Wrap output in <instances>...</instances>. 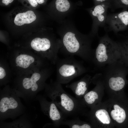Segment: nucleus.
<instances>
[{"instance_id": "dca6fc26", "label": "nucleus", "mask_w": 128, "mask_h": 128, "mask_svg": "<svg viewBox=\"0 0 128 128\" xmlns=\"http://www.w3.org/2000/svg\"><path fill=\"white\" fill-rule=\"evenodd\" d=\"M62 125L68 126L71 128H90L91 127L89 125L84 123L77 119L64 120Z\"/></svg>"}, {"instance_id": "aec40b11", "label": "nucleus", "mask_w": 128, "mask_h": 128, "mask_svg": "<svg viewBox=\"0 0 128 128\" xmlns=\"http://www.w3.org/2000/svg\"><path fill=\"white\" fill-rule=\"evenodd\" d=\"M115 8H123L126 9L128 8V0H116Z\"/></svg>"}, {"instance_id": "6ab92c4d", "label": "nucleus", "mask_w": 128, "mask_h": 128, "mask_svg": "<svg viewBox=\"0 0 128 128\" xmlns=\"http://www.w3.org/2000/svg\"><path fill=\"white\" fill-rule=\"evenodd\" d=\"M83 98L85 102L88 105H91L95 102L96 99H98V96L96 92L92 91L86 93Z\"/></svg>"}, {"instance_id": "f257e3e1", "label": "nucleus", "mask_w": 128, "mask_h": 128, "mask_svg": "<svg viewBox=\"0 0 128 128\" xmlns=\"http://www.w3.org/2000/svg\"><path fill=\"white\" fill-rule=\"evenodd\" d=\"M92 38L90 35L66 32L61 35L60 49L66 54L77 56L86 61L92 62L94 50L91 47Z\"/></svg>"}, {"instance_id": "b1692460", "label": "nucleus", "mask_w": 128, "mask_h": 128, "mask_svg": "<svg viewBox=\"0 0 128 128\" xmlns=\"http://www.w3.org/2000/svg\"><path fill=\"white\" fill-rule=\"evenodd\" d=\"M97 3V4H101L105 1L107 0H95Z\"/></svg>"}, {"instance_id": "6e6552de", "label": "nucleus", "mask_w": 128, "mask_h": 128, "mask_svg": "<svg viewBox=\"0 0 128 128\" xmlns=\"http://www.w3.org/2000/svg\"><path fill=\"white\" fill-rule=\"evenodd\" d=\"M109 7V4L102 3L88 10L93 19L92 28L90 34L92 37L97 35L99 27H104L105 24Z\"/></svg>"}, {"instance_id": "0eeeda50", "label": "nucleus", "mask_w": 128, "mask_h": 128, "mask_svg": "<svg viewBox=\"0 0 128 128\" xmlns=\"http://www.w3.org/2000/svg\"><path fill=\"white\" fill-rule=\"evenodd\" d=\"M51 73L50 69L46 67L25 74L27 76L23 78L21 82L22 88L33 93L42 89L45 87V81Z\"/></svg>"}, {"instance_id": "20e7f679", "label": "nucleus", "mask_w": 128, "mask_h": 128, "mask_svg": "<svg viewBox=\"0 0 128 128\" xmlns=\"http://www.w3.org/2000/svg\"><path fill=\"white\" fill-rule=\"evenodd\" d=\"M121 58L118 42L106 34L100 38L98 45L94 50L92 62L96 67L101 68L112 64Z\"/></svg>"}, {"instance_id": "2eb2a0df", "label": "nucleus", "mask_w": 128, "mask_h": 128, "mask_svg": "<svg viewBox=\"0 0 128 128\" xmlns=\"http://www.w3.org/2000/svg\"><path fill=\"white\" fill-rule=\"evenodd\" d=\"M121 53L120 59L128 67V40L118 42Z\"/></svg>"}, {"instance_id": "f8f14e48", "label": "nucleus", "mask_w": 128, "mask_h": 128, "mask_svg": "<svg viewBox=\"0 0 128 128\" xmlns=\"http://www.w3.org/2000/svg\"><path fill=\"white\" fill-rule=\"evenodd\" d=\"M89 76L87 75L78 81L67 85L66 87L70 89L76 97L79 99L86 94L88 84L91 80Z\"/></svg>"}, {"instance_id": "1a4fd4ad", "label": "nucleus", "mask_w": 128, "mask_h": 128, "mask_svg": "<svg viewBox=\"0 0 128 128\" xmlns=\"http://www.w3.org/2000/svg\"><path fill=\"white\" fill-rule=\"evenodd\" d=\"M40 101L43 112L52 120L54 125L58 127L62 125L64 116L55 104L52 101H48L42 97L40 98Z\"/></svg>"}, {"instance_id": "f03ea898", "label": "nucleus", "mask_w": 128, "mask_h": 128, "mask_svg": "<svg viewBox=\"0 0 128 128\" xmlns=\"http://www.w3.org/2000/svg\"><path fill=\"white\" fill-rule=\"evenodd\" d=\"M47 95L56 105L64 116H75L81 114L82 104L80 100L67 93L61 84L56 81L46 85Z\"/></svg>"}, {"instance_id": "f3484780", "label": "nucleus", "mask_w": 128, "mask_h": 128, "mask_svg": "<svg viewBox=\"0 0 128 128\" xmlns=\"http://www.w3.org/2000/svg\"><path fill=\"white\" fill-rule=\"evenodd\" d=\"M96 117L103 124H109L110 122L109 114L105 110L101 109L98 110L95 113Z\"/></svg>"}, {"instance_id": "9b49d317", "label": "nucleus", "mask_w": 128, "mask_h": 128, "mask_svg": "<svg viewBox=\"0 0 128 128\" xmlns=\"http://www.w3.org/2000/svg\"><path fill=\"white\" fill-rule=\"evenodd\" d=\"M19 103L15 96L7 94L1 97L0 101V112L1 115L9 114L18 109Z\"/></svg>"}, {"instance_id": "5701e85b", "label": "nucleus", "mask_w": 128, "mask_h": 128, "mask_svg": "<svg viewBox=\"0 0 128 128\" xmlns=\"http://www.w3.org/2000/svg\"><path fill=\"white\" fill-rule=\"evenodd\" d=\"M14 0H2L3 3L4 4L6 5H8L9 3L12 2Z\"/></svg>"}, {"instance_id": "423d86ee", "label": "nucleus", "mask_w": 128, "mask_h": 128, "mask_svg": "<svg viewBox=\"0 0 128 128\" xmlns=\"http://www.w3.org/2000/svg\"><path fill=\"white\" fill-rule=\"evenodd\" d=\"M104 70L107 78V84L111 89L117 91L124 87L126 82L125 77L128 73V67L121 60L107 65Z\"/></svg>"}, {"instance_id": "393cba45", "label": "nucleus", "mask_w": 128, "mask_h": 128, "mask_svg": "<svg viewBox=\"0 0 128 128\" xmlns=\"http://www.w3.org/2000/svg\"><path fill=\"white\" fill-rule=\"evenodd\" d=\"M37 3L39 4H41L43 3L44 2V0H36Z\"/></svg>"}, {"instance_id": "a211bd4d", "label": "nucleus", "mask_w": 128, "mask_h": 128, "mask_svg": "<svg viewBox=\"0 0 128 128\" xmlns=\"http://www.w3.org/2000/svg\"><path fill=\"white\" fill-rule=\"evenodd\" d=\"M55 7L57 10L60 12L67 11L70 7V4L68 0H56Z\"/></svg>"}, {"instance_id": "412c9836", "label": "nucleus", "mask_w": 128, "mask_h": 128, "mask_svg": "<svg viewBox=\"0 0 128 128\" xmlns=\"http://www.w3.org/2000/svg\"><path fill=\"white\" fill-rule=\"evenodd\" d=\"M6 76V73L5 69L0 65V81L4 79Z\"/></svg>"}, {"instance_id": "9d476101", "label": "nucleus", "mask_w": 128, "mask_h": 128, "mask_svg": "<svg viewBox=\"0 0 128 128\" xmlns=\"http://www.w3.org/2000/svg\"><path fill=\"white\" fill-rule=\"evenodd\" d=\"M106 23L115 33L125 30L128 26V11L124 10L107 16Z\"/></svg>"}, {"instance_id": "4be33fe9", "label": "nucleus", "mask_w": 128, "mask_h": 128, "mask_svg": "<svg viewBox=\"0 0 128 128\" xmlns=\"http://www.w3.org/2000/svg\"><path fill=\"white\" fill-rule=\"evenodd\" d=\"M30 4L33 7H36L38 5L37 3L36 0H27Z\"/></svg>"}, {"instance_id": "39448f33", "label": "nucleus", "mask_w": 128, "mask_h": 128, "mask_svg": "<svg viewBox=\"0 0 128 128\" xmlns=\"http://www.w3.org/2000/svg\"><path fill=\"white\" fill-rule=\"evenodd\" d=\"M56 64V81L61 84L69 83L87 71L81 62L71 57L59 59Z\"/></svg>"}, {"instance_id": "7ed1b4c3", "label": "nucleus", "mask_w": 128, "mask_h": 128, "mask_svg": "<svg viewBox=\"0 0 128 128\" xmlns=\"http://www.w3.org/2000/svg\"><path fill=\"white\" fill-rule=\"evenodd\" d=\"M9 58L12 69L20 76L46 67V60L25 48L12 50Z\"/></svg>"}, {"instance_id": "4468645a", "label": "nucleus", "mask_w": 128, "mask_h": 128, "mask_svg": "<svg viewBox=\"0 0 128 128\" xmlns=\"http://www.w3.org/2000/svg\"><path fill=\"white\" fill-rule=\"evenodd\" d=\"M114 110L111 112L110 114L112 119L119 123L125 122L127 118V114L125 110L117 105L114 106Z\"/></svg>"}, {"instance_id": "ddd939ff", "label": "nucleus", "mask_w": 128, "mask_h": 128, "mask_svg": "<svg viewBox=\"0 0 128 128\" xmlns=\"http://www.w3.org/2000/svg\"><path fill=\"white\" fill-rule=\"evenodd\" d=\"M36 16L34 12L31 10L17 14L15 17L14 23L18 26H22L25 24H29L35 21Z\"/></svg>"}]
</instances>
